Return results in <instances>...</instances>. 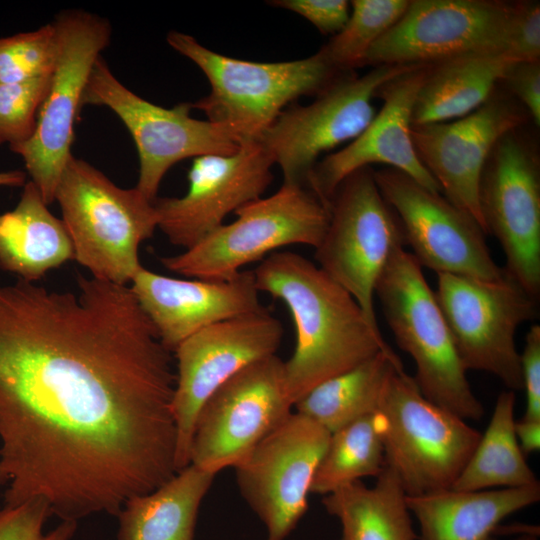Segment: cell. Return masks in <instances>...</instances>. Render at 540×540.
I'll use <instances>...</instances> for the list:
<instances>
[{
    "label": "cell",
    "instance_id": "cell-42",
    "mask_svg": "<svg viewBox=\"0 0 540 540\" xmlns=\"http://www.w3.org/2000/svg\"><path fill=\"white\" fill-rule=\"evenodd\" d=\"M0 486H2V485H1V481H0Z\"/></svg>",
    "mask_w": 540,
    "mask_h": 540
},
{
    "label": "cell",
    "instance_id": "cell-11",
    "mask_svg": "<svg viewBox=\"0 0 540 540\" xmlns=\"http://www.w3.org/2000/svg\"><path fill=\"white\" fill-rule=\"evenodd\" d=\"M84 105L108 107L128 129L139 158L135 187L151 201L157 198L163 177L177 162L210 154L229 155L240 146L214 123L193 118L190 102L165 108L138 96L114 76L102 56L87 81Z\"/></svg>",
    "mask_w": 540,
    "mask_h": 540
},
{
    "label": "cell",
    "instance_id": "cell-40",
    "mask_svg": "<svg viewBox=\"0 0 540 540\" xmlns=\"http://www.w3.org/2000/svg\"><path fill=\"white\" fill-rule=\"evenodd\" d=\"M26 182V173L21 170L0 172V186L21 187Z\"/></svg>",
    "mask_w": 540,
    "mask_h": 540
},
{
    "label": "cell",
    "instance_id": "cell-17",
    "mask_svg": "<svg viewBox=\"0 0 540 540\" xmlns=\"http://www.w3.org/2000/svg\"><path fill=\"white\" fill-rule=\"evenodd\" d=\"M479 205L486 233L499 241L505 273L531 296L540 295V173L519 128L502 136L482 172Z\"/></svg>",
    "mask_w": 540,
    "mask_h": 540
},
{
    "label": "cell",
    "instance_id": "cell-6",
    "mask_svg": "<svg viewBox=\"0 0 540 540\" xmlns=\"http://www.w3.org/2000/svg\"><path fill=\"white\" fill-rule=\"evenodd\" d=\"M234 213L233 222L182 253L161 258L162 265L192 279H230L245 265L281 247L316 248L329 221L328 207L308 187L285 183L271 196L253 200Z\"/></svg>",
    "mask_w": 540,
    "mask_h": 540
},
{
    "label": "cell",
    "instance_id": "cell-33",
    "mask_svg": "<svg viewBox=\"0 0 540 540\" xmlns=\"http://www.w3.org/2000/svg\"><path fill=\"white\" fill-rule=\"evenodd\" d=\"M50 77L0 84V144L10 147L32 137Z\"/></svg>",
    "mask_w": 540,
    "mask_h": 540
},
{
    "label": "cell",
    "instance_id": "cell-19",
    "mask_svg": "<svg viewBox=\"0 0 540 540\" xmlns=\"http://www.w3.org/2000/svg\"><path fill=\"white\" fill-rule=\"evenodd\" d=\"M274 162L259 141L229 155L196 157L182 197L156 198L158 228L169 242L189 249L224 224L226 216L256 200L273 181Z\"/></svg>",
    "mask_w": 540,
    "mask_h": 540
},
{
    "label": "cell",
    "instance_id": "cell-9",
    "mask_svg": "<svg viewBox=\"0 0 540 540\" xmlns=\"http://www.w3.org/2000/svg\"><path fill=\"white\" fill-rule=\"evenodd\" d=\"M328 208V225L315 248L317 266L353 296L379 329L375 289L393 252L405 245L399 219L383 198L371 167L347 176Z\"/></svg>",
    "mask_w": 540,
    "mask_h": 540
},
{
    "label": "cell",
    "instance_id": "cell-15",
    "mask_svg": "<svg viewBox=\"0 0 540 540\" xmlns=\"http://www.w3.org/2000/svg\"><path fill=\"white\" fill-rule=\"evenodd\" d=\"M330 435L307 416L291 412L234 466L239 492L264 524L267 540H284L306 513Z\"/></svg>",
    "mask_w": 540,
    "mask_h": 540
},
{
    "label": "cell",
    "instance_id": "cell-37",
    "mask_svg": "<svg viewBox=\"0 0 540 540\" xmlns=\"http://www.w3.org/2000/svg\"><path fill=\"white\" fill-rule=\"evenodd\" d=\"M522 384L526 408L522 418L540 421V326L533 325L525 337L520 353Z\"/></svg>",
    "mask_w": 540,
    "mask_h": 540
},
{
    "label": "cell",
    "instance_id": "cell-10",
    "mask_svg": "<svg viewBox=\"0 0 540 540\" xmlns=\"http://www.w3.org/2000/svg\"><path fill=\"white\" fill-rule=\"evenodd\" d=\"M435 296L466 370L488 372L508 390H522L515 333L536 318L538 299L506 273L497 280L439 273Z\"/></svg>",
    "mask_w": 540,
    "mask_h": 540
},
{
    "label": "cell",
    "instance_id": "cell-16",
    "mask_svg": "<svg viewBox=\"0 0 540 540\" xmlns=\"http://www.w3.org/2000/svg\"><path fill=\"white\" fill-rule=\"evenodd\" d=\"M282 337L281 322L264 307L205 327L174 350L178 471L189 465L192 430L202 404L236 373L275 355Z\"/></svg>",
    "mask_w": 540,
    "mask_h": 540
},
{
    "label": "cell",
    "instance_id": "cell-34",
    "mask_svg": "<svg viewBox=\"0 0 540 540\" xmlns=\"http://www.w3.org/2000/svg\"><path fill=\"white\" fill-rule=\"evenodd\" d=\"M51 516L49 507L42 501L0 506V540H73L78 522L60 520L47 530Z\"/></svg>",
    "mask_w": 540,
    "mask_h": 540
},
{
    "label": "cell",
    "instance_id": "cell-5",
    "mask_svg": "<svg viewBox=\"0 0 540 540\" xmlns=\"http://www.w3.org/2000/svg\"><path fill=\"white\" fill-rule=\"evenodd\" d=\"M375 294L396 343L415 363L413 379L423 396L466 421L481 419L483 405L471 389L435 292L404 247L393 252Z\"/></svg>",
    "mask_w": 540,
    "mask_h": 540
},
{
    "label": "cell",
    "instance_id": "cell-2",
    "mask_svg": "<svg viewBox=\"0 0 540 540\" xmlns=\"http://www.w3.org/2000/svg\"><path fill=\"white\" fill-rule=\"evenodd\" d=\"M253 272L258 290L281 300L295 325V349L284 361L293 405L323 381L393 351L353 296L306 257L274 252Z\"/></svg>",
    "mask_w": 540,
    "mask_h": 540
},
{
    "label": "cell",
    "instance_id": "cell-25",
    "mask_svg": "<svg viewBox=\"0 0 540 540\" xmlns=\"http://www.w3.org/2000/svg\"><path fill=\"white\" fill-rule=\"evenodd\" d=\"M215 476L189 464L151 492L129 498L117 514L118 540H193Z\"/></svg>",
    "mask_w": 540,
    "mask_h": 540
},
{
    "label": "cell",
    "instance_id": "cell-31",
    "mask_svg": "<svg viewBox=\"0 0 540 540\" xmlns=\"http://www.w3.org/2000/svg\"><path fill=\"white\" fill-rule=\"evenodd\" d=\"M409 0H353L348 21L318 51L339 72L362 67L369 49L403 15Z\"/></svg>",
    "mask_w": 540,
    "mask_h": 540
},
{
    "label": "cell",
    "instance_id": "cell-39",
    "mask_svg": "<svg viewBox=\"0 0 540 540\" xmlns=\"http://www.w3.org/2000/svg\"><path fill=\"white\" fill-rule=\"evenodd\" d=\"M515 435L525 456L538 451L540 448V421L524 418L515 421Z\"/></svg>",
    "mask_w": 540,
    "mask_h": 540
},
{
    "label": "cell",
    "instance_id": "cell-12",
    "mask_svg": "<svg viewBox=\"0 0 540 540\" xmlns=\"http://www.w3.org/2000/svg\"><path fill=\"white\" fill-rule=\"evenodd\" d=\"M418 66H377L363 76L342 73L309 105L285 108L258 140L283 174L306 186L320 155L357 138L375 116L372 99L388 80Z\"/></svg>",
    "mask_w": 540,
    "mask_h": 540
},
{
    "label": "cell",
    "instance_id": "cell-22",
    "mask_svg": "<svg viewBox=\"0 0 540 540\" xmlns=\"http://www.w3.org/2000/svg\"><path fill=\"white\" fill-rule=\"evenodd\" d=\"M131 290L170 351L212 324L261 310L253 270L226 280L179 279L141 267Z\"/></svg>",
    "mask_w": 540,
    "mask_h": 540
},
{
    "label": "cell",
    "instance_id": "cell-30",
    "mask_svg": "<svg viewBox=\"0 0 540 540\" xmlns=\"http://www.w3.org/2000/svg\"><path fill=\"white\" fill-rule=\"evenodd\" d=\"M383 427L382 416L376 411L332 433L310 493L325 496L363 477H377L386 466Z\"/></svg>",
    "mask_w": 540,
    "mask_h": 540
},
{
    "label": "cell",
    "instance_id": "cell-7",
    "mask_svg": "<svg viewBox=\"0 0 540 540\" xmlns=\"http://www.w3.org/2000/svg\"><path fill=\"white\" fill-rule=\"evenodd\" d=\"M377 411L386 465L408 496L451 488L481 437L466 420L424 397L404 368L389 376Z\"/></svg>",
    "mask_w": 540,
    "mask_h": 540
},
{
    "label": "cell",
    "instance_id": "cell-35",
    "mask_svg": "<svg viewBox=\"0 0 540 540\" xmlns=\"http://www.w3.org/2000/svg\"><path fill=\"white\" fill-rule=\"evenodd\" d=\"M505 55L514 62L539 61L540 4L538 1L512 3Z\"/></svg>",
    "mask_w": 540,
    "mask_h": 540
},
{
    "label": "cell",
    "instance_id": "cell-32",
    "mask_svg": "<svg viewBox=\"0 0 540 540\" xmlns=\"http://www.w3.org/2000/svg\"><path fill=\"white\" fill-rule=\"evenodd\" d=\"M57 55L58 33L53 22L0 38V84L51 75Z\"/></svg>",
    "mask_w": 540,
    "mask_h": 540
},
{
    "label": "cell",
    "instance_id": "cell-8",
    "mask_svg": "<svg viewBox=\"0 0 540 540\" xmlns=\"http://www.w3.org/2000/svg\"><path fill=\"white\" fill-rule=\"evenodd\" d=\"M53 23L58 33V55L32 137L10 146L19 154L30 180L44 201L54 200L62 172L72 156L74 125L92 68L109 45L108 20L83 10L60 12Z\"/></svg>",
    "mask_w": 540,
    "mask_h": 540
},
{
    "label": "cell",
    "instance_id": "cell-26",
    "mask_svg": "<svg viewBox=\"0 0 540 540\" xmlns=\"http://www.w3.org/2000/svg\"><path fill=\"white\" fill-rule=\"evenodd\" d=\"M514 63L505 54L475 55L427 67L412 112V125L462 118L482 106Z\"/></svg>",
    "mask_w": 540,
    "mask_h": 540
},
{
    "label": "cell",
    "instance_id": "cell-1",
    "mask_svg": "<svg viewBox=\"0 0 540 540\" xmlns=\"http://www.w3.org/2000/svg\"><path fill=\"white\" fill-rule=\"evenodd\" d=\"M0 284L3 505L117 516L177 470L172 352L128 285Z\"/></svg>",
    "mask_w": 540,
    "mask_h": 540
},
{
    "label": "cell",
    "instance_id": "cell-3",
    "mask_svg": "<svg viewBox=\"0 0 540 540\" xmlns=\"http://www.w3.org/2000/svg\"><path fill=\"white\" fill-rule=\"evenodd\" d=\"M168 44L207 77L209 94L192 103L237 144L258 141L279 114L302 96L318 95L345 72L316 54L299 60L253 62L228 57L194 37L170 31Z\"/></svg>",
    "mask_w": 540,
    "mask_h": 540
},
{
    "label": "cell",
    "instance_id": "cell-28",
    "mask_svg": "<svg viewBox=\"0 0 540 540\" xmlns=\"http://www.w3.org/2000/svg\"><path fill=\"white\" fill-rule=\"evenodd\" d=\"M403 364L392 352H379L370 359L329 378L299 399L296 412L307 416L331 434L378 410L385 384Z\"/></svg>",
    "mask_w": 540,
    "mask_h": 540
},
{
    "label": "cell",
    "instance_id": "cell-21",
    "mask_svg": "<svg viewBox=\"0 0 540 540\" xmlns=\"http://www.w3.org/2000/svg\"><path fill=\"white\" fill-rule=\"evenodd\" d=\"M427 67L418 66L381 85L375 97L383 100V106L371 123L346 147L316 163L307 187L327 207L347 176L372 164L387 165L429 190L441 193L439 185L418 158L411 138L413 106Z\"/></svg>",
    "mask_w": 540,
    "mask_h": 540
},
{
    "label": "cell",
    "instance_id": "cell-4",
    "mask_svg": "<svg viewBox=\"0 0 540 540\" xmlns=\"http://www.w3.org/2000/svg\"><path fill=\"white\" fill-rule=\"evenodd\" d=\"M54 200L74 248V260L91 276L127 285L142 264L139 248L158 228L154 201L136 187L114 184L88 162L71 156Z\"/></svg>",
    "mask_w": 540,
    "mask_h": 540
},
{
    "label": "cell",
    "instance_id": "cell-36",
    "mask_svg": "<svg viewBox=\"0 0 540 540\" xmlns=\"http://www.w3.org/2000/svg\"><path fill=\"white\" fill-rule=\"evenodd\" d=\"M268 3L299 14L322 34L340 32L350 15V2L346 0H274Z\"/></svg>",
    "mask_w": 540,
    "mask_h": 540
},
{
    "label": "cell",
    "instance_id": "cell-18",
    "mask_svg": "<svg viewBox=\"0 0 540 540\" xmlns=\"http://www.w3.org/2000/svg\"><path fill=\"white\" fill-rule=\"evenodd\" d=\"M374 177L399 219L405 244L422 267L483 280L503 277L486 233L471 214L396 169L374 170Z\"/></svg>",
    "mask_w": 540,
    "mask_h": 540
},
{
    "label": "cell",
    "instance_id": "cell-41",
    "mask_svg": "<svg viewBox=\"0 0 540 540\" xmlns=\"http://www.w3.org/2000/svg\"><path fill=\"white\" fill-rule=\"evenodd\" d=\"M539 528L538 527H529L520 533L514 540H538Z\"/></svg>",
    "mask_w": 540,
    "mask_h": 540
},
{
    "label": "cell",
    "instance_id": "cell-13",
    "mask_svg": "<svg viewBox=\"0 0 540 540\" xmlns=\"http://www.w3.org/2000/svg\"><path fill=\"white\" fill-rule=\"evenodd\" d=\"M512 3L409 0L375 42L363 66H430L456 58L505 54Z\"/></svg>",
    "mask_w": 540,
    "mask_h": 540
},
{
    "label": "cell",
    "instance_id": "cell-43",
    "mask_svg": "<svg viewBox=\"0 0 540 540\" xmlns=\"http://www.w3.org/2000/svg\"><path fill=\"white\" fill-rule=\"evenodd\" d=\"M342 540V539H341Z\"/></svg>",
    "mask_w": 540,
    "mask_h": 540
},
{
    "label": "cell",
    "instance_id": "cell-23",
    "mask_svg": "<svg viewBox=\"0 0 540 540\" xmlns=\"http://www.w3.org/2000/svg\"><path fill=\"white\" fill-rule=\"evenodd\" d=\"M540 500V483L478 491L452 488L406 496L419 540H497L500 523Z\"/></svg>",
    "mask_w": 540,
    "mask_h": 540
},
{
    "label": "cell",
    "instance_id": "cell-29",
    "mask_svg": "<svg viewBox=\"0 0 540 540\" xmlns=\"http://www.w3.org/2000/svg\"><path fill=\"white\" fill-rule=\"evenodd\" d=\"M515 392L502 391L485 432L452 489L478 491L539 483L515 435Z\"/></svg>",
    "mask_w": 540,
    "mask_h": 540
},
{
    "label": "cell",
    "instance_id": "cell-14",
    "mask_svg": "<svg viewBox=\"0 0 540 540\" xmlns=\"http://www.w3.org/2000/svg\"><path fill=\"white\" fill-rule=\"evenodd\" d=\"M284 361L258 360L220 385L199 409L189 464L217 474L234 467L290 413Z\"/></svg>",
    "mask_w": 540,
    "mask_h": 540
},
{
    "label": "cell",
    "instance_id": "cell-20",
    "mask_svg": "<svg viewBox=\"0 0 540 540\" xmlns=\"http://www.w3.org/2000/svg\"><path fill=\"white\" fill-rule=\"evenodd\" d=\"M525 120V112L509 96L495 91L462 118L411 127L416 154L444 197L471 214L485 233L479 205L485 163L497 141Z\"/></svg>",
    "mask_w": 540,
    "mask_h": 540
},
{
    "label": "cell",
    "instance_id": "cell-38",
    "mask_svg": "<svg viewBox=\"0 0 540 540\" xmlns=\"http://www.w3.org/2000/svg\"><path fill=\"white\" fill-rule=\"evenodd\" d=\"M511 94L525 107L536 126L540 125V61L512 63L503 80Z\"/></svg>",
    "mask_w": 540,
    "mask_h": 540
},
{
    "label": "cell",
    "instance_id": "cell-24",
    "mask_svg": "<svg viewBox=\"0 0 540 540\" xmlns=\"http://www.w3.org/2000/svg\"><path fill=\"white\" fill-rule=\"evenodd\" d=\"M71 260L74 248L62 219L27 181L16 207L0 215V269L36 282Z\"/></svg>",
    "mask_w": 540,
    "mask_h": 540
},
{
    "label": "cell",
    "instance_id": "cell-27",
    "mask_svg": "<svg viewBox=\"0 0 540 540\" xmlns=\"http://www.w3.org/2000/svg\"><path fill=\"white\" fill-rule=\"evenodd\" d=\"M406 492L387 465L373 486L361 480L323 496L328 514L338 519L342 540H418Z\"/></svg>",
    "mask_w": 540,
    "mask_h": 540
}]
</instances>
